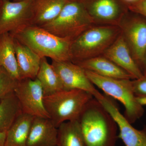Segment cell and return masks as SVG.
Masks as SVG:
<instances>
[{"instance_id":"cell-29","label":"cell","mask_w":146,"mask_h":146,"mask_svg":"<svg viewBox=\"0 0 146 146\" xmlns=\"http://www.w3.org/2000/svg\"><path fill=\"white\" fill-rule=\"evenodd\" d=\"M69 1H78V0H68Z\"/></svg>"},{"instance_id":"cell-14","label":"cell","mask_w":146,"mask_h":146,"mask_svg":"<svg viewBox=\"0 0 146 146\" xmlns=\"http://www.w3.org/2000/svg\"><path fill=\"white\" fill-rule=\"evenodd\" d=\"M58 128L50 118L34 117L27 146H57Z\"/></svg>"},{"instance_id":"cell-16","label":"cell","mask_w":146,"mask_h":146,"mask_svg":"<svg viewBox=\"0 0 146 146\" xmlns=\"http://www.w3.org/2000/svg\"><path fill=\"white\" fill-rule=\"evenodd\" d=\"M13 38L21 79H35L39 71L42 58L29 47Z\"/></svg>"},{"instance_id":"cell-22","label":"cell","mask_w":146,"mask_h":146,"mask_svg":"<svg viewBox=\"0 0 146 146\" xmlns=\"http://www.w3.org/2000/svg\"><path fill=\"white\" fill-rule=\"evenodd\" d=\"M57 146H85L78 120L65 122L58 127Z\"/></svg>"},{"instance_id":"cell-25","label":"cell","mask_w":146,"mask_h":146,"mask_svg":"<svg viewBox=\"0 0 146 146\" xmlns=\"http://www.w3.org/2000/svg\"><path fill=\"white\" fill-rule=\"evenodd\" d=\"M129 10L138 13L146 18V0H141L138 2L128 7Z\"/></svg>"},{"instance_id":"cell-19","label":"cell","mask_w":146,"mask_h":146,"mask_svg":"<svg viewBox=\"0 0 146 146\" xmlns=\"http://www.w3.org/2000/svg\"><path fill=\"white\" fill-rule=\"evenodd\" d=\"M34 117L22 112L6 132L4 146H27Z\"/></svg>"},{"instance_id":"cell-12","label":"cell","mask_w":146,"mask_h":146,"mask_svg":"<svg viewBox=\"0 0 146 146\" xmlns=\"http://www.w3.org/2000/svg\"><path fill=\"white\" fill-rule=\"evenodd\" d=\"M100 102L117 124L118 138L121 139L125 146H146V126L141 130L133 127L120 112L116 104L107 96Z\"/></svg>"},{"instance_id":"cell-20","label":"cell","mask_w":146,"mask_h":146,"mask_svg":"<svg viewBox=\"0 0 146 146\" xmlns=\"http://www.w3.org/2000/svg\"><path fill=\"white\" fill-rule=\"evenodd\" d=\"M36 78L41 84L44 96H50L64 90L59 76L51 64L48 62L46 57L41 58L40 67Z\"/></svg>"},{"instance_id":"cell-1","label":"cell","mask_w":146,"mask_h":146,"mask_svg":"<svg viewBox=\"0 0 146 146\" xmlns=\"http://www.w3.org/2000/svg\"><path fill=\"white\" fill-rule=\"evenodd\" d=\"M78 121L85 146H116L117 124L95 98L87 103Z\"/></svg>"},{"instance_id":"cell-8","label":"cell","mask_w":146,"mask_h":146,"mask_svg":"<svg viewBox=\"0 0 146 146\" xmlns=\"http://www.w3.org/2000/svg\"><path fill=\"white\" fill-rule=\"evenodd\" d=\"M33 0H3L0 5V35L31 25Z\"/></svg>"},{"instance_id":"cell-17","label":"cell","mask_w":146,"mask_h":146,"mask_svg":"<svg viewBox=\"0 0 146 146\" xmlns=\"http://www.w3.org/2000/svg\"><path fill=\"white\" fill-rule=\"evenodd\" d=\"M68 2V0H33L31 25L40 27L52 21Z\"/></svg>"},{"instance_id":"cell-7","label":"cell","mask_w":146,"mask_h":146,"mask_svg":"<svg viewBox=\"0 0 146 146\" xmlns=\"http://www.w3.org/2000/svg\"><path fill=\"white\" fill-rule=\"evenodd\" d=\"M119 27L133 59L142 71L146 52V18L129 10Z\"/></svg>"},{"instance_id":"cell-6","label":"cell","mask_w":146,"mask_h":146,"mask_svg":"<svg viewBox=\"0 0 146 146\" xmlns=\"http://www.w3.org/2000/svg\"><path fill=\"white\" fill-rule=\"evenodd\" d=\"M85 71L87 77L94 85L123 105L125 108V117L131 124L135 123L143 115L145 110L134 95L131 79L110 78L91 71Z\"/></svg>"},{"instance_id":"cell-3","label":"cell","mask_w":146,"mask_h":146,"mask_svg":"<svg viewBox=\"0 0 146 146\" xmlns=\"http://www.w3.org/2000/svg\"><path fill=\"white\" fill-rule=\"evenodd\" d=\"M121 33L119 26H93L73 40L72 62L76 63L103 54Z\"/></svg>"},{"instance_id":"cell-32","label":"cell","mask_w":146,"mask_h":146,"mask_svg":"<svg viewBox=\"0 0 146 146\" xmlns=\"http://www.w3.org/2000/svg\"><path fill=\"white\" fill-rule=\"evenodd\" d=\"M22 1V0H16V1Z\"/></svg>"},{"instance_id":"cell-15","label":"cell","mask_w":146,"mask_h":146,"mask_svg":"<svg viewBox=\"0 0 146 146\" xmlns=\"http://www.w3.org/2000/svg\"><path fill=\"white\" fill-rule=\"evenodd\" d=\"M74 63L85 70L91 71L102 76L121 79H133L128 73L102 55Z\"/></svg>"},{"instance_id":"cell-13","label":"cell","mask_w":146,"mask_h":146,"mask_svg":"<svg viewBox=\"0 0 146 146\" xmlns=\"http://www.w3.org/2000/svg\"><path fill=\"white\" fill-rule=\"evenodd\" d=\"M128 73L133 79L143 76L141 69L133 59L123 36L121 34L102 55Z\"/></svg>"},{"instance_id":"cell-9","label":"cell","mask_w":146,"mask_h":146,"mask_svg":"<svg viewBox=\"0 0 146 146\" xmlns=\"http://www.w3.org/2000/svg\"><path fill=\"white\" fill-rule=\"evenodd\" d=\"M14 92L22 112L34 117L50 118L44 104L43 89L37 79L18 80Z\"/></svg>"},{"instance_id":"cell-10","label":"cell","mask_w":146,"mask_h":146,"mask_svg":"<svg viewBox=\"0 0 146 146\" xmlns=\"http://www.w3.org/2000/svg\"><path fill=\"white\" fill-rule=\"evenodd\" d=\"M52 66L59 76L64 90L79 89L86 91L100 101L104 98L95 88L81 67L71 61L52 60Z\"/></svg>"},{"instance_id":"cell-23","label":"cell","mask_w":146,"mask_h":146,"mask_svg":"<svg viewBox=\"0 0 146 146\" xmlns=\"http://www.w3.org/2000/svg\"><path fill=\"white\" fill-rule=\"evenodd\" d=\"M18 80L0 67V101L15 90Z\"/></svg>"},{"instance_id":"cell-2","label":"cell","mask_w":146,"mask_h":146,"mask_svg":"<svg viewBox=\"0 0 146 146\" xmlns=\"http://www.w3.org/2000/svg\"><path fill=\"white\" fill-rule=\"evenodd\" d=\"M10 34L41 58L49 57L55 61H72V41L70 39L59 37L41 27L31 25Z\"/></svg>"},{"instance_id":"cell-4","label":"cell","mask_w":146,"mask_h":146,"mask_svg":"<svg viewBox=\"0 0 146 146\" xmlns=\"http://www.w3.org/2000/svg\"><path fill=\"white\" fill-rule=\"evenodd\" d=\"M93 98L82 90H63L44 96V102L50 119L58 128L65 122L78 120L85 106Z\"/></svg>"},{"instance_id":"cell-21","label":"cell","mask_w":146,"mask_h":146,"mask_svg":"<svg viewBox=\"0 0 146 146\" xmlns=\"http://www.w3.org/2000/svg\"><path fill=\"white\" fill-rule=\"evenodd\" d=\"M22 112L14 92L2 100L0 101V132H6Z\"/></svg>"},{"instance_id":"cell-31","label":"cell","mask_w":146,"mask_h":146,"mask_svg":"<svg viewBox=\"0 0 146 146\" xmlns=\"http://www.w3.org/2000/svg\"><path fill=\"white\" fill-rule=\"evenodd\" d=\"M3 0H0V5L1 3L2 2Z\"/></svg>"},{"instance_id":"cell-26","label":"cell","mask_w":146,"mask_h":146,"mask_svg":"<svg viewBox=\"0 0 146 146\" xmlns=\"http://www.w3.org/2000/svg\"><path fill=\"white\" fill-rule=\"evenodd\" d=\"M6 132H0V146H4Z\"/></svg>"},{"instance_id":"cell-5","label":"cell","mask_w":146,"mask_h":146,"mask_svg":"<svg viewBox=\"0 0 146 146\" xmlns=\"http://www.w3.org/2000/svg\"><path fill=\"white\" fill-rule=\"evenodd\" d=\"M94 23L80 1L68 2L55 19L40 27L61 38L73 41Z\"/></svg>"},{"instance_id":"cell-28","label":"cell","mask_w":146,"mask_h":146,"mask_svg":"<svg viewBox=\"0 0 146 146\" xmlns=\"http://www.w3.org/2000/svg\"><path fill=\"white\" fill-rule=\"evenodd\" d=\"M142 72L144 76H146V52L144 56L143 63L142 68Z\"/></svg>"},{"instance_id":"cell-30","label":"cell","mask_w":146,"mask_h":146,"mask_svg":"<svg viewBox=\"0 0 146 146\" xmlns=\"http://www.w3.org/2000/svg\"><path fill=\"white\" fill-rule=\"evenodd\" d=\"M7 1H16V0H7Z\"/></svg>"},{"instance_id":"cell-27","label":"cell","mask_w":146,"mask_h":146,"mask_svg":"<svg viewBox=\"0 0 146 146\" xmlns=\"http://www.w3.org/2000/svg\"><path fill=\"white\" fill-rule=\"evenodd\" d=\"M127 6V7L136 3L140 1L141 0H121Z\"/></svg>"},{"instance_id":"cell-11","label":"cell","mask_w":146,"mask_h":146,"mask_svg":"<svg viewBox=\"0 0 146 146\" xmlns=\"http://www.w3.org/2000/svg\"><path fill=\"white\" fill-rule=\"evenodd\" d=\"M83 4L94 24L119 26L129 11L121 0H78Z\"/></svg>"},{"instance_id":"cell-18","label":"cell","mask_w":146,"mask_h":146,"mask_svg":"<svg viewBox=\"0 0 146 146\" xmlns=\"http://www.w3.org/2000/svg\"><path fill=\"white\" fill-rule=\"evenodd\" d=\"M0 67L3 68L15 79L21 80L14 38L9 33L0 35Z\"/></svg>"},{"instance_id":"cell-24","label":"cell","mask_w":146,"mask_h":146,"mask_svg":"<svg viewBox=\"0 0 146 146\" xmlns=\"http://www.w3.org/2000/svg\"><path fill=\"white\" fill-rule=\"evenodd\" d=\"M132 87L136 98H146V76L132 80Z\"/></svg>"}]
</instances>
